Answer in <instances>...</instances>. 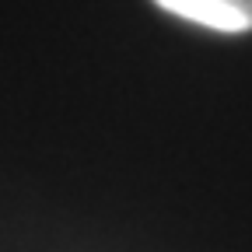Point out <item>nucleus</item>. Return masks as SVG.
Segmentation results:
<instances>
[{
  "label": "nucleus",
  "instance_id": "f257e3e1",
  "mask_svg": "<svg viewBox=\"0 0 252 252\" xmlns=\"http://www.w3.org/2000/svg\"><path fill=\"white\" fill-rule=\"evenodd\" d=\"M154 4L182 21L228 32V35L252 28V0H154Z\"/></svg>",
  "mask_w": 252,
  "mask_h": 252
}]
</instances>
